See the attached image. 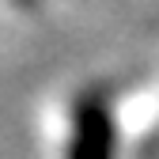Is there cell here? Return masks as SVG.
<instances>
[{"label":"cell","instance_id":"1","mask_svg":"<svg viewBox=\"0 0 159 159\" xmlns=\"http://www.w3.org/2000/svg\"><path fill=\"white\" fill-rule=\"evenodd\" d=\"M68 159H114V114H110V98L102 87L87 91L76 102Z\"/></svg>","mask_w":159,"mask_h":159},{"label":"cell","instance_id":"2","mask_svg":"<svg viewBox=\"0 0 159 159\" xmlns=\"http://www.w3.org/2000/svg\"><path fill=\"white\" fill-rule=\"evenodd\" d=\"M27 4H30V0H27Z\"/></svg>","mask_w":159,"mask_h":159}]
</instances>
